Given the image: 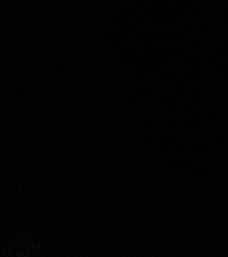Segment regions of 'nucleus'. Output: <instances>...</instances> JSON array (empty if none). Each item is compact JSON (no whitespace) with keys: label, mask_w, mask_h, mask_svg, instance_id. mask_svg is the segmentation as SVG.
Segmentation results:
<instances>
[]
</instances>
